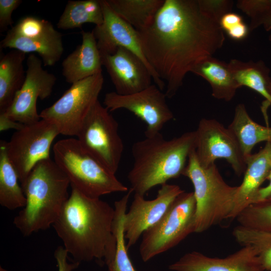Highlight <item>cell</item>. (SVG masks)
<instances>
[{"mask_svg": "<svg viewBox=\"0 0 271 271\" xmlns=\"http://www.w3.org/2000/svg\"><path fill=\"white\" fill-rule=\"evenodd\" d=\"M145 56L171 98L186 75L224 44L218 20L199 0H165L152 23L139 31Z\"/></svg>", "mask_w": 271, "mask_h": 271, "instance_id": "6da1fadb", "label": "cell"}, {"mask_svg": "<svg viewBox=\"0 0 271 271\" xmlns=\"http://www.w3.org/2000/svg\"><path fill=\"white\" fill-rule=\"evenodd\" d=\"M71 188L52 226L74 261L96 259L107 265L116 247L112 233L114 209L100 198L89 197Z\"/></svg>", "mask_w": 271, "mask_h": 271, "instance_id": "7a4b0ae2", "label": "cell"}, {"mask_svg": "<svg viewBox=\"0 0 271 271\" xmlns=\"http://www.w3.org/2000/svg\"><path fill=\"white\" fill-rule=\"evenodd\" d=\"M195 144V130L170 140L159 132L134 143L133 164L127 174L130 189L145 196L154 187L182 175Z\"/></svg>", "mask_w": 271, "mask_h": 271, "instance_id": "3957f363", "label": "cell"}, {"mask_svg": "<svg viewBox=\"0 0 271 271\" xmlns=\"http://www.w3.org/2000/svg\"><path fill=\"white\" fill-rule=\"evenodd\" d=\"M68 178L50 158L38 162L21 185L26 203L14 219L24 236L53 225L69 195Z\"/></svg>", "mask_w": 271, "mask_h": 271, "instance_id": "277c9868", "label": "cell"}, {"mask_svg": "<svg viewBox=\"0 0 271 271\" xmlns=\"http://www.w3.org/2000/svg\"><path fill=\"white\" fill-rule=\"evenodd\" d=\"M182 175L194 187L196 201L194 232L201 233L227 219H232L238 186L228 185L214 164L203 167L195 149L190 154Z\"/></svg>", "mask_w": 271, "mask_h": 271, "instance_id": "5b68a950", "label": "cell"}, {"mask_svg": "<svg viewBox=\"0 0 271 271\" xmlns=\"http://www.w3.org/2000/svg\"><path fill=\"white\" fill-rule=\"evenodd\" d=\"M54 161L69 179L71 188L85 195L99 198L106 194L127 192V187L81 147L77 139L57 142Z\"/></svg>", "mask_w": 271, "mask_h": 271, "instance_id": "8992f818", "label": "cell"}, {"mask_svg": "<svg viewBox=\"0 0 271 271\" xmlns=\"http://www.w3.org/2000/svg\"><path fill=\"white\" fill-rule=\"evenodd\" d=\"M195 211L193 192L178 196L160 220L143 232L139 246L142 260L148 261L194 232Z\"/></svg>", "mask_w": 271, "mask_h": 271, "instance_id": "52a82bcc", "label": "cell"}, {"mask_svg": "<svg viewBox=\"0 0 271 271\" xmlns=\"http://www.w3.org/2000/svg\"><path fill=\"white\" fill-rule=\"evenodd\" d=\"M109 112L98 100L85 116L77 137L88 154L115 175L124 145L118 132V122Z\"/></svg>", "mask_w": 271, "mask_h": 271, "instance_id": "ba28073f", "label": "cell"}, {"mask_svg": "<svg viewBox=\"0 0 271 271\" xmlns=\"http://www.w3.org/2000/svg\"><path fill=\"white\" fill-rule=\"evenodd\" d=\"M103 83L101 72L72 84L56 102L41 111V118L55 124L60 134L77 137L85 116L98 100Z\"/></svg>", "mask_w": 271, "mask_h": 271, "instance_id": "9c48e42d", "label": "cell"}, {"mask_svg": "<svg viewBox=\"0 0 271 271\" xmlns=\"http://www.w3.org/2000/svg\"><path fill=\"white\" fill-rule=\"evenodd\" d=\"M57 126L41 119L25 124L7 142V154L18 175L21 185L40 161L50 159L51 145L60 134Z\"/></svg>", "mask_w": 271, "mask_h": 271, "instance_id": "30bf717a", "label": "cell"}, {"mask_svg": "<svg viewBox=\"0 0 271 271\" xmlns=\"http://www.w3.org/2000/svg\"><path fill=\"white\" fill-rule=\"evenodd\" d=\"M195 152L200 165L207 167L225 159L237 176L244 174L246 158L231 130L215 119L203 118L195 130Z\"/></svg>", "mask_w": 271, "mask_h": 271, "instance_id": "8fae6325", "label": "cell"}, {"mask_svg": "<svg viewBox=\"0 0 271 271\" xmlns=\"http://www.w3.org/2000/svg\"><path fill=\"white\" fill-rule=\"evenodd\" d=\"M167 98L163 91L156 84H152L129 95L108 92L105 95L103 104L110 112L124 109L133 113L146 123L145 137H151L160 132L165 124L174 118Z\"/></svg>", "mask_w": 271, "mask_h": 271, "instance_id": "7c38bea8", "label": "cell"}, {"mask_svg": "<svg viewBox=\"0 0 271 271\" xmlns=\"http://www.w3.org/2000/svg\"><path fill=\"white\" fill-rule=\"evenodd\" d=\"M26 62L24 82L4 113L16 121L30 124L41 119L37 112V100L45 99L51 94L57 78L43 68L42 60L34 54L28 56Z\"/></svg>", "mask_w": 271, "mask_h": 271, "instance_id": "4fadbf2b", "label": "cell"}, {"mask_svg": "<svg viewBox=\"0 0 271 271\" xmlns=\"http://www.w3.org/2000/svg\"><path fill=\"white\" fill-rule=\"evenodd\" d=\"M101 3L103 22L92 31L101 56L112 54L118 47L129 50L145 63L152 73L155 84L163 91L165 83L149 64L144 53L139 31L116 15L106 0H101Z\"/></svg>", "mask_w": 271, "mask_h": 271, "instance_id": "5bb4252c", "label": "cell"}, {"mask_svg": "<svg viewBox=\"0 0 271 271\" xmlns=\"http://www.w3.org/2000/svg\"><path fill=\"white\" fill-rule=\"evenodd\" d=\"M184 191L178 185L166 183L161 185L154 199L146 200L144 196L134 194L123 222L128 249L136 244L145 230L160 220L175 199Z\"/></svg>", "mask_w": 271, "mask_h": 271, "instance_id": "9a60e30c", "label": "cell"}, {"mask_svg": "<svg viewBox=\"0 0 271 271\" xmlns=\"http://www.w3.org/2000/svg\"><path fill=\"white\" fill-rule=\"evenodd\" d=\"M102 66L107 72L117 93L129 95L152 85V73L135 54L118 47L112 54L101 56Z\"/></svg>", "mask_w": 271, "mask_h": 271, "instance_id": "2e32d148", "label": "cell"}, {"mask_svg": "<svg viewBox=\"0 0 271 271\" xmlns=\"http://www.w3.org/2000/svg\"><path fill=\"white\" fill-rule=\"evenodd\" d=\"M172 271H265L250 246H244L224 258L210 257L201 252H187L171 264Z\"/></svg>", "mask_w": 271, "mask_h": 271, "instance_id": "e0dca14e", "label": "cell"}, {"mask_svg": "<svg viewBox=\"0 0 271 271\" xmlns=\"http://www.w3.org/2000/svg\"><path fill=\"white\" fill-rule=\"evenodd\" d=\"M81 36V44L62 63V75L71 84L102 72L101 56L92 31L82 30Z\"/></svg>", "mask_w": 271, "mask_h": 271, "instance_id": "ac0fdd59", "label": "cell"}, {"mask_svg": "<svg viewBox=\"0 0 271 271\" xmlns=\"http://www.w3.org/2000/svg\"><path fill=\"white\" fill-rule=\"evenodd\" d=\"M246 167L241 184L238 186L232 219L251 205L271 168V143H266L257 153L246 158Z\"/></svg>", "mask_w": 271, "mask_h": 271, "instance_id": "d6986e66", "label": "cell"}, {"mask_svg": "<svg viewBox=\"0 0 271 271\" xmlns=\"http://www.w3.org/2000/svg\"><path fill=\"white\" fill-rule=\"evenodd\" d=\"M1 47L25 53L35 52L41 57L45 66L58 62L64 52L62 34L51 25L44 33L33 38H25L8 31L1 42Z\"/></svg>", "mask_w": 271, "mask_h": 271, "instance_id": "ffe728a7", "label": "cell"}, {"mask_svg": "<svg viewBox=\"0 0 271 271\" xmlns=\"http://www.w3.org/2000/svg\"><path fill=\"white\" fill-rule=\"evenodd\" d=\"M206 80L211 88L212 95L217 99L229 101L240 88L235 80L228 63L213 56L203 60L191 71Z\"/></svg>", "mask_w": 271, "mask_h": 271, "instance_id": "44dd1931", "label": "cell"}, {"mask_svg": "<svg viewBox=\"0 0 271 271\" xmlns=\"http://www.w3.org/2000/svg\"><path fill=\"white\" fill-rule=\"evenodd\" d=\"M26 54L16 49L1 55L0 113L11 105L17 92L23 85L26 77L24 62Z\"/></svg>", "mask_w": 271, "mask_h": 271, "instance_id": "7402d4cb", "label": "cell"}, {"mask_svg": "<svg viewBox=\"0 0 271 271\" xmlns=\"http://www.w3.org/2000/svg\"><path fill=\"white\" fill-rule=\"evenodd\" d=\"M228 127L236 137L245 158L251 154L256 144L263 142L271 143V126L255 122L243 103L236 106L233 118Z\"/></svg>", "mask_w": 271, "mask_h": 271, "instance_id": "603a6c76", "label": "cell"}, {"mask_svg": "<svg viewBox=\"0 0 271 271\" xmlns=\"http://www.w3.org/2000/svg\"><path fill=\"white\" fill-rule=\"evenodd\" d=\"M228 64L239 87L250 88L262 96L271 104V95L268 90L271 78L269 69L263 61L244 62L233 59Z\"/></svg>", "mask_w": 271, "mask_h": 271, "instance_id": "cb8c5ba5", "label": "cell"}, {"mask_svg": "<svg viewBox=\"0 0 271 271\" xmlns=\"http://www.w3.org/2000/svg\"><path fill=\"white\" fill-rule=\"evenodd\" d=\"M165 0H106L119 17L141 31L153 22Z\"/></svg>", "mask_w": 271, "mask_h": 271, "instance_id": "d4e9b609", "label": "cell"}, {"mask_svg": "<svg viewBox=\"0 0 271 271\" xmlns=\"http://www.w3.org/2000/svg\"><path fill=\"white\" fill-rule=\"evenodd\" d=\"M17 172L7 154V142L0 141V204L9 210L25 207L26 199Z\"/></svg>", "mask_w": 271, "mask_h": 271, "instance_id": "484cf974", "label": "cell"}, {"mask_svg": "<svg viewBox=\"0 0 271 271\" xmlns=\"http://www.w3.org/2000/svg\"><path fill=\"white\" fill-rule=\"evenodd\" d=\"M103 22L101 0L69 1L58 21L57 27L66 30L81 28L86 23L97 26Z\"/></svg>", "mask_w": 271, "mask_h": 271, "instance_id": "4316f807", "label": "cell"}, {"mask_svg": "<svg viewBox=\"0 0 271 271\" xmlns=\"http://www.w3.org/2000/svg\"><path fill=\"white\" fill-rule=\"evenodd\" d=\"M132 192L129 189L120 199L114 202L112 233L116 240V247L113 258L107 265L108 271H137L128 253L123 229L124 216Z\"/></svg>", "mask_w": 271, "mask_h": 271, "instance_id": "83f0119b", "label": "cell"}, {"mask_svg": "<svg viewBox=\"0 0 271 271\" xmlns=\"http://www.w3.org/2000/svg\"><path fill=\"white\" fill-rule=\"evenodd\" d=\"M237 7L250 18V31L260 26L267 31L271 30L270 0H240ZM269 39L271 41V34Z\"/></svg>", "mask_w": 271, "mask_h": 271, "instance_id": "f1b7e54d", "label": "cell"}, {"mask_svg": "<svg viewBox=\"0 0 271 271\" xmlns=\"http://www.w3.org/2000/svg\"><path fill=\"white\" fill-rule=\"evenodd\" d=\"M239 225L262 230H271V201L252 204L236 218Z\"/></svg>", "mask_w": 271, "mask_h": 271, "instance_id": "f546056e", "label": "cell"}, {"mask_svg": "<svg viewBox=\"0 0 271 271\" xmlns=\"http://www.w3.org/2000/svg\"><path fill=\"white\" fill-rule=\"evenodd\" d=\"M52 24L46 20L34 16H27L20 19L9 31L25 38H33L44 33Z\"/></svg>", "mask_w": 271, "mask_h": 271, "instance_id": "4dcf8cb0", "label": "cell"}, {"mask_svg": "<svg viewBox=\"0 0 271 271\" xmlns=\"http://www.w3.org/2000/svg\"><path fill=\"white\" fill-rule=\"evenodd\" d=\"M22 3L21 0H0V32L5 31L10 26L12 28L13 12Z\"/></svg>", "mask_w": 271, "mask_h": 271, "instance_id": "1f68e13d", "label": "cell"}, {"mask_svg": "<svg viewBox=\"0 0 271 271\" xmlns=\"http://www.w3.org/2000/svg\"><path fill=\"white\" fill-rule=\"evenodd\" d=\"M68 252L64 246H59L55 250L54 257L56 260L58 271H73L77 268L80 263L67 261Z\"/></svg>", "mask_w": 271, "mask_h": 271, "instance_id": "d6a6232c", "label": "cell"}, {"mask_svg": "<svg viewBox=\"0 0 271 271\" xmlns=\"http://www.w3.org/2000/svg\"><path fill=\"white\" fill-rule=\"evenodd\" d=\"M243 22L242 18L239 15L230 12L222 17L219 24L222 30L226 32Z\"/></svg>", "mask_w": 271, "mask_h": 271, "instance_id": "836d02e7", "label": "cell"}, {"mask_svg": "<svg viewBox=\"0 0 271 271\" xmlns=\"http://www.w3.org/2000/svg\"><path fill=\"white\" fill-rule=\"evenodd\" d=\"M25 124L16 121L5 113H0V131H3L9 129H14L16 130L21 129Z\"/></svg>", "mask_w": 271, "mask_h": 271, "instance_id": "e575fe53", "label": "cell"}, {"mask_svg": "<svg viewBox=\"0 0 271 271\" xmlns=\"http://www.w3.org/2000/svg\"><path fill=\"white\" fill-rule=\"evenodd\" d=\"M267 179L269 182L265 187L260 188L254 196L251 204L264 202L271 199V168Z\"/></svg>", "mask_w": 271, "mask_h": 271, "instance_id": "d590c367", "label": "cell"}, {"mask_svg": "<svg viewBox=\"0 0 271 271\" xmlns=\"http://www.w3.org/2000/svg\"><path fill=\"white\" fill-rule=\"evenodd\" d=\"M249 28L243 22L233 27L226 33L232 39L240 40L245 38L248 33Z\"/></svg>", "mask_w": 271, "mask_h": 271, "instance_id": "8d00e7d4", "label": "cell"}, {"mask_svg": "<svg viewBox=\"0 0 271 271\" xmlns=\"http://www.w3.org/2000/svg\"><path fill=\"white\" fill-rule=\"evenodd\" d=\"M268 90H269V93H270V94L271 95V83L269 85Z\"/></svg>", "mask_w": 271, "mask_h": 271, "instance_id": "74e56055", "label": "cell"}, {"mask_svg": "<svg viewBox=\"0 0 271 271\" xmlns=\"http://www.w3.org/2000/svg\"><path fill=\"white\" fill-rule=\"evenodd\" d=\"M0 271H8L7 270L4 269L3 267H2V266H0Z\"/></svg>", "mask_w": 271, "mask_h": 271, "instance_id": "f35d334b", "label": "cell"}, {"mask_svg": "<svg viewBox=\"0 0 271 271\" xmlns=\"http://www.w3.org/2000/svg\"><path fill=\"white\" fill-rule=\"evenodd\" d=\"M268 201H271V199H270V200H268Z\"/></svg>", "mask_w": 271, "mask_h": 271, "instance_id": "ab89813d", "label": "cell"}, {"mask_svg": "<svg viewBox=\"0 0 271 271\" xmlns=\"http://www.w3.org/2000/svg\"><path fill=\"white\" fill-rule=\"evenodd\" d=\"M269 271H271V270H270Z\"/></svg>", "mask_w": 271, "mask_h": 271, "instance_id": "60d3db41", "label": "cell"}, {"mask_svg": "<svg viewBox=\"0 0 271 271\" xmlns=\"http://www.w3.org/2000/svg\"><path fill=\"white\" fill-rule=\"evenodd\" d=\"M270 2H271V0H270Z\"/></svg>", "mask_w": 271, "mask_h": 271, "instance_id": "b9f144b4", "label": "cell"}]
</instances>
